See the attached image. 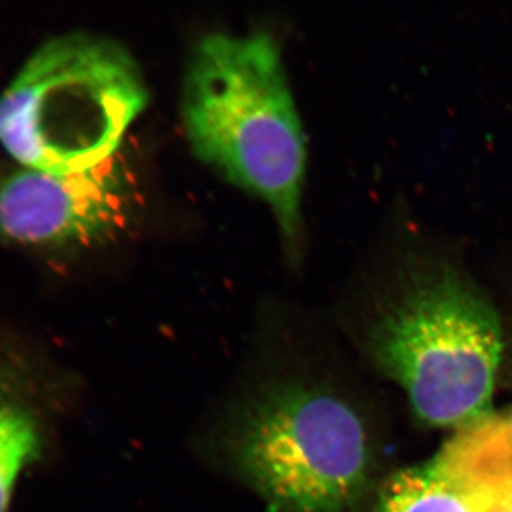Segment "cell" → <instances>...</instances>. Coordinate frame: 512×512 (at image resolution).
<instances>
[{"instance_id":"cell-1","label":"cell","mask_w":512,"mask_h":512,"mask_svg":"<svg viewBox=\"0 0 512 512\" xmlns=\"http://www.w3.org/2000/svg\"><path fill=\"white\" fill-rule=\"evenodd\" d=\"M183 119L195 156L264 200L295 248L306 146L275 40L202 37L185 74Z\"/></svg>"},{"instance_id":"cell-2","label":"cell","mask_w":512,"mask_h":512,"mask_svg":"<svg viewBox=\"0 0 512 512\" xmlns=\"http://www.w3.org/2000/svg\"><path fill=\"white\" fill-rule=\"evenodd\" d=\"M148 90L113 40L72 33L30 56L0 96V146L20 167L76 173L116 156Z\"/></svg>"},{"instance_id":"cell-3","label":"cell","mask_w":512,"mask_h":512,"mask_svg":"<svg viewBox=\"0 0 512 512\" xmlns=\"http://www.w3.org/2000/svg\"><path fill=\"white\" fill-rule=\"evenodd\" d=\"M225 456L272 512H349L369 448L355 410L299 380L269 383L232 412Z\"/></svg>"},{"instance_id":"cell-4","label":"cell","mask_w":512,"mask_h":512,"mask_svg":"<svg viewBox=\"0 0 512 512\" xmlns=\"http://www.w3.org/2000/svg\"><path fill=\"white\" fill-rule=\"evenodd\" d=\"M501 349L493 309L454 276H441L386 320L377 352L421 420L467 429L490 409Z\"/></svg>"},{"instance_id":"cell-5","label":"cell","mask_w":512,"mask_h":512,"mask_svg":"<svg viewBox=\"0 0 512 512\" xmlns=\"http://www.w3.org/2000/svg\"><path fill=\"white\" fill-rule=\"evenodd\" d=\"M137 207L136 180L119 154L76 173L20 167L0 174V242L47 251L97 247L119 237Z\"/></svg>"},{"instance_id":"cell-6","label":"cell","mask_w":512,"mask_h":512,"mask_svg":"<svg viewBox=\"0 0 512 512\" xmlns=\"http://www.w3.org/2000/svg\"><path fill=\"white\" fill-rule=\"evenodd\" d=\"M49 372L22 340L0 336V512L49 450L55 399Z\"/></svg>"},{"instance_id":"cell-7","label":"cell","mask_w":512,"mask_h":512,"mask_svg":"<svg viewBox=\"0 0 512 512\" xmlns=\"http://www.w3.org/2000/svg\"><path fill=\"white\" fill-rule=\"evenodd\" d=\"M505 495L463 483L431 460L390 481L376 512H494Z\"/></svg>"},{"instance_id":"cell-8","label":"cell","mask_w":512,"mask_h":512,"mask_svg":"<svg viewBox=\"0 0 512 512\" xmlns=\"http://www.w3.org/2000/svg\"><path fill=\"white\" fill-rule=\"evenodd\" d=\"M494 512H512V491H508V494L505 495L504 500L495 508Z\"/></svg>"},{"instance_id":"cell-9","label":"cell","mask_w":512,"mask_h":512,"mask_svg":"<svg viewBox=\"0 0 512 512\" xmlns=\"http://www.w3.org/2000/svg\"><path fill=\"white\" fill-rule=\"evenodd\" d=\"M508 491H512V484L510 485V490H508Z\"/></svg>"}]
</instances>
